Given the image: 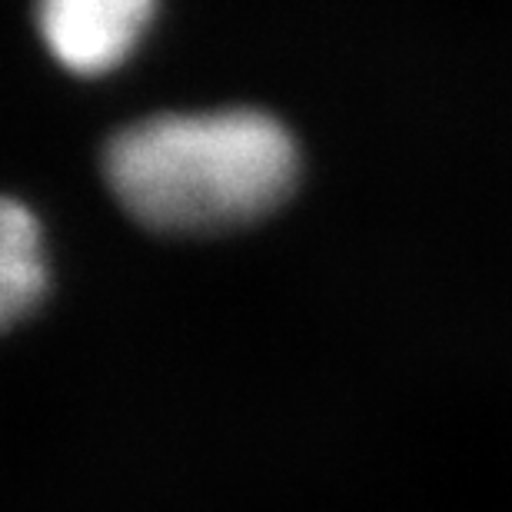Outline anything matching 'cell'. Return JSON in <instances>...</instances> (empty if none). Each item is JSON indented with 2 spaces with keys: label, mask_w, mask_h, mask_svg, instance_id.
Returning a JSON list of instances; mask_svg holds the SVG:
<instances>
[{
  "label": "cell",
  "mask_w": 512,
  "mask_h": 512,
  "mask_svg": "<svg viewBox=\"0 0 512 512\" xmlns=\"http://www.w3.org/2000/svg\"><path fill=\"white\" fill-rule=\"evenodd\" d=\"M293 133L253 107L157 114L114 133L104 177L117 203L157 233H217L290 197Z\"/></svg>",
  "instance_id": "obj_1"
},
{
  "label": "cell",
  "mask_w": 512,
  "mask_h": 512,
  "mask_svg": "<svg viewBox=\"0 0 512 512\" xmlns=\"http://www.w3.org/2000/svg\"><path fill=\"white\" fill-rule=\"evenodd\" d=\"M157 0H37V27L60 67L77 77L117 70L140 47Z\"/></svg>",
  "instance_id": "obj_2"
},
{
  "label": "cell",
  "mask_w": 512,
  "mask_h": 512,
  "mask_svg": "<svg viewBox=\"0 0 512 512\" xmlns=\"http://www.w3.org/2000/svg\"><path fill=\"white\" fill-rule=\"evenodd\" d=\"M47 290L44 237L24 203L7 200L0 213V316L14 326Z\"/></svg>",
  "instance_id": "obj_3"
}]
</instances>
